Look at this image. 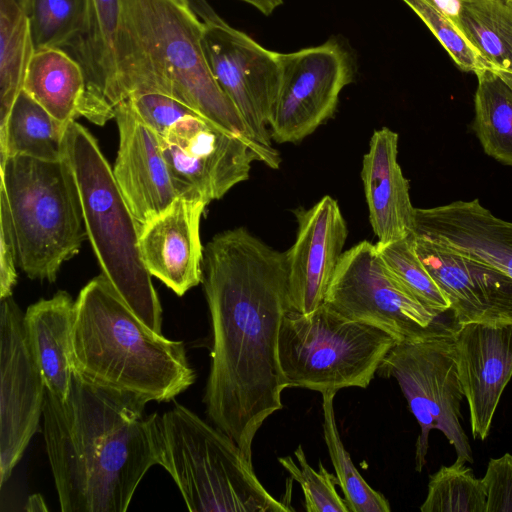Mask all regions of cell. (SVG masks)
Masks as SVG:
<instances>
[{"mask_svg":"<svg viewBox=\"0 0 512 512\" xmlns=\"http://www.w3.org/2000/svg\"><path fill=\"white\" fill-rule=\"evenodd\" d=\"M201 283L212 336L206 415L252 462L258 430L283 408L278 333L293 310L286 253L246 228L225 230L204 247Z\"/></svg>","mask_w":512,"mask_h":512,"instance_id":"obj_1","label":"cell"},{"mask_svg":"<svg viewBox=\"0 0 512 512\" xmlns=\"http://www.w3.org/2000/svg\"><path fill=\"white\" fill-rule=\"evenodd\" d=\"M148 399L72 375L65 399L46 390L43 435L62 512H125L156 465Z\"/></svg>","mask_w":512,"mask_h":512,"instance_id":"obj_2","label":"cell"},{"mask_svg":"<svg viewBox=\"0 0 512 512\" xmlns=\"http://www.w3.org/2000/svg\"><path fill=\"white\" fill-rule=\"evenodd\" d=\"M204 29L185 0H120L116 62L121 102L135 94L164 93L221 128L254 140L210 70Z\"/></svg>","mask_w":512,"mask_h":512,"instance_id":"obj_3","label":"cell"},{"mask_svg":"<svg viewBox=\"0 0 512 512\" xmlns=\"http://www.w3.org/2000/svg\"><path fill=\"white\" fill-rule=\"evenodd\" d=\"M74 369L108 387L169 402L196 379L184 343L152 331L101 273L75 300Z\"/></svg>","mask_w":512,"mask_h":512,"instance_id":"obj_4","label":"cell"},{"mask_svg":"<svg viewBox=\"0 0 512 512\" xmlns=\"http://www.w3.org/2000/svg\"><path fill=\"white\" fill-rule=\"evenodd\" d=\"M156 465L193 512H287L257 478L253 464L224 431L180 403L147 416Z\"/></svg>","mask_w":512,"mask_h":512,"instance_id":"obj_5","label":"cell"},{"mask_svg":"<svg viewBox=\"0 0 512 512\" xmlns=\"http://www.w3.org/2000/svg\"><path fill=\"white\" fill-rule=\"evenodd\" d=\"M64 158L78 189L87 238L117 293L152 331L162 334V308L139 250L140 223L128 207L97 140L67 125Z\"/></svg>","mask_w":512,"mask_h":512,"instance_id":"obj_6","label":"cell"},{"mask_svg":"<svg viewBox=\"0 0 512 512\" xmlns=\"http://www.w3.org/2000/svg\"><path fill=\"white\" fill-rule=\"evenodd\" d=\"M18 266L33 280L54 282L87 238L73 173L65 158L12 156L0 162Z\"/></svg>","mask_w":512,"mask_h":512,"instance_id":"obj_7","label":"cell"},{"mask_svg":"<svg viewBox=\"0 0 512 512\" xmlns=\"http://www.w3.org/2000/svg\"><path fill=\"white\" fill-rule=\"evenodd\" d=\"M395 343L385 331L344 318L325 303L309 313L290 310L278 333L281 377L286 388L321 394L366 388Z\"/></svg>","mask_w":512,"mask_h":512,"instance_id":"obj_8","label":"cell"},{"mask_svg":"<svg viewBox=\"0 0 512 512\" xmlns=\"http://www.w3.org/2000/svg\"><path fill=\"white\" fill-rule=\"evenodd\" d=\"M453 327L396 342L379 365L377 374L394 378L420 426L415 445V470L426 465L429 433L440 430L456 451L457 462L473 463V453L461 422L464 397L454 358Z\"/></svg>","mask_w":512,"mask_h":512,"instance_id":"obj_9","label":"cell"},{"mask_svg":"<svg viewBox=\"0 0 512 512\" xmlns=\"http://www.w3.org/2000/svg\"><path fill=\"white\" fill-rule=\"evenodd\" d=\"M161 148L178 197L208 205L246 181L253 162L278 169L273 147L230 132L201 116H187L160 137Z\"/></svg>","mask_w":512,"mask_h":512,"instance_id":"obj_10","label":"cell"},{"mask_svg":"<svg viewBox=\"0 0 512 512\" xmlns=\"http://www.w3.org/2000/svg\"><path fill=\"white\" fill-rule=\"evenodd\" d=\"M324 303L344 318L385 331L396 342L446 327L405 289L367 240L343 252Z\"/></svg>","mask_w":512,"mask_h":512,"instance_id":"obj_11","label":"cell"},{"mask_svg":"<svg viewBox=\"0 0 512 512\" xmlns=\"http://www.w3.org/2000/svg\"><path fill=\"white\" fill-rule=\"evenodd\" d=\"M281 78L269 122L271 139L296 143L335 113L353 80L352 58L335 39L295 52L279 53Z\"/></svg>","mask_w":512,"mask_h":512,"instance_id":"obj_12","label":"cell"},{"mask_svg":"<svg viewBox=\"0 0 512 512\" xmlns=\"http://www.w3.org/2000/svg\"><path fill=\"white\" fill-rule=\"evenodd\" d=\"M24 313L12 296L0 306V483L3 486L39 429L46 386L32 355Z\"/></svg>","mask_w":512,"mask_h":512,"instance_id":"obj_13","label":"cell"},{"mask_svg":"<svg viewBox=\"0 0 512 512\" xmlns=\"http://www.w3.org/2000/svg\"><path fill=\"white\" fill-rule=\"evenodd\" d=\"M203 46L215 80L253 139L272 147L268 127L280 86L279 52L264 48L229 24H205Z\"/></svg>","mask_w":512,"mask_h":512,"instance_id":"obj_14","label":"cell"},{"mask_svg":"<svg viewBox=\"0 0 512 512\" xmlns=\"http://www.w3.org/2000/svg\"><path fill=\"white\" fill-rule=\"evenodd\" d=\"M415 249L446 296L455 325L512 324V278L499 268L414 234Z\"/></svg>","mask_w":512,"mask_h":512,"instance_id":"obj_15","label":"cell"},{"mask_svg":"<svg viewBox=\"0 0 512 512\" xmlns=\"http://www.w3.org/2000/svg\"><path fill=\"white\" fill-rule=\"evenodd\" d=\"M294 214L296 238L285 251L290 299L293 310L309 313L324 303L344 252L348 228L337 201L328 195Z\"/></svg>","mask_w":512,"mask_h":512,"instance_id":"obj_16","label":"cell"},{"mask_svg":"<svg viewBox=\"0 0 512 512\" xmlns=\"http://www.w3.org/2000/svg\"><path fill=\"white\" fill-rule=\"evenodd\" d=\"M452 340L472 434L484 440L512 377V324L454 325Z\"/></svg>","mask_w":512,"mask_h":512,"instance_id":"obj_17","label":"cell"},{"mask_svg":"<svg viewBox=\"0 0 512 512\" xmlns=\"http://www.w3.org/2000/svg\"><path fill=\"white\" fill-rule=\"evenodd\" d=\"M119 147L113 166L116 183L140 225L164 211L177 197L160 136L136 114L129 101L115 108Z\"/></svg>","mask_w":512,"mask_h":512,"instance_id":"obj_18","label":"cell"},{"mask_svg":"<svg viewBox=\"0 0 512 512\" xmlns=\"http://www.w3.org/2000/svg\"><path fill=\"white\" fill-rule=\"evenodd\" d=\"M206 206L177 197L140 227L139 250L146 269L178 296L202 282L200 222Z\"/></svg>","mask_w":512,"mask_h":512,"instance_id":"obj_19","label":"cell"},{"mask_svg":"<svg viewBox=\"0 0 512 512\" xmlns=\"http://www.w3.org/2000/svg\"><path fill=\"white\" fill-rule=\"evenodd\" d=\"M120 0H81L79 31L66 49L82 66L86 96L80 116L103 126L121 102L116 62Z\"/></svg>","mask_w":512,"mask_h":512,"instance_id":"obj_20","label":"cell"},{"mask_svg":"<svg viewBox=\"0 0 512 512\" xmlns=\"http://www.w3.org/2000/svg\"><path fill=\"white\" fill-rule=\"evenodd\" d=\"M413 233L487 262L512 278V222L495 217L478 199L415 208Z\"/></svg>","mask_w":512,"mask_h":512,"instance_id":"obj_21","label":"cell"},{"mask_svg":"<svg viewBox=\"0 0 512 512\" xmlns=\"http://www.w3.org/2000/svg\"><path fill=\"white\" fill-rule=\"evenodd\" d=\"M397 156L398 134L387 127L375 130L363 157L361 178L377 247L414 232L415 208Z\"/></svg>","mask_w":512,"mask_h":512,"instance_id":"obj_22","label":"cell"},{"mask_svg":"<svg viewBox=\"0 0 512 512\" xmlns=\"http://www.w3.org/2000/svg\"><path fill=\"white\" fill-rule=\"evenodd\" d=\"M24 328L46 390L59 399L70 391L74 372L75 300L63 290L31 304Z\"/></svg>","mask_w":512,"mask_h":512,"instance_id":"obj_23","label":"cell"},{"mask_svg":"<svg viewBox=\"0 0 512 512\" xmlns=\"http://www.w3.org/2000/svg\"><path fill=\"white\" fill-rule=\"evenodd\" d=\"M86 88L82 66L65 49L43 47L35 50L23 91L59 122L68 125L80 116Z\"/></svg>","mask_w":512,"mask_h":512,"instance_id":"obj_24","label":"cell"},{"mask_svg":"<svg viewBox=\"0 0 512 512\" xmlns=\"http://www.w3.org/2000/svg\"><path fill=\"white\" fill-rule=\"evenodd\" d=\"M66 128L22 90L0 128V162L18 155L46 161L63 159Z\"/></svg>","mask_w":512,"mask_h":512,"instance_id":"obj_25","label":"cell"},{"mask_svg":"<svg viewBox=\"0 0 512 512\" xmlns=\"http://www.w3.org/2000/svg\"><path fill=\"white\" fill-rule=\"evenodd\" d=\"M450 14L492 69L512 71V0H456Z\"/></svg>","mask_w":512,"mask_h":512,"instance_id":"obj_26","label":"cell"},{"mask_svg":"<svg viewBox=\"0 0 512 512\" xmlns=\"http://www.w3.org/2000/svg\"><path fill=\"white\" fill-rule=\"evenodd\" d=\"M475 75L472 129L487 155L512 166V88L490 67Z\"/></svg>","mask_w":512,"mask_h":512,"instance_id":"obj_27","label":"cell"},{"mask_svg":"<svg viewBox=\"0 0 512 512\" xmlns=\"http://www.w3.org/2000/svg\"><path fill=\"white\" fill-rule=\"evenodd\" d=\"M35 50L28 13L17 0H0V128L23 90Z\"/></svg>","mask_w":512,"mask_h":512,"instance_id":"obj_28","label":"cell"},{"mask_svg":"<svg viewBox=\"0 0 512 512\" xmlns=\"http://www.w3.org/2000/svg\"><path fill=\"white\" fill-rule=\"evenodd\" d=\"M336 393L335 391L322 393L323 432L338 485L344 494L349 512H390L389 501L360 475L343 445L335 419Z\"/></svg>","mask_w":512,"mask_h":512,"instance_id":"obj_29","label":"cell"},{"mask_svg":"<svg viewBox=\"0 0 512 512\" xmlns=\"http://www.w3.org/2000/svg\"><path fill=\"white\" fill-rule=\"evenodd\" d=\"M486 493L482 479L466 463L455 461L430 475L422 512H485Z\"/></svg>","mask_w":512,"mask_h":512,"instance_id":"obj_30","label":"cell"},{"mask_svg":"<svg viewBox=\"0 0 512 512\" xmlns=\"http://www.w3.org/2000/svg\"><path fill=\"white\" fill-rule=\"evenodd\" d=\"M377 249L389 270L420 304L437 316L449 311L446 296L416 252L414 233Z\"/></svg>","mask_w":512,"mask_h":512,"instance_id":"obj_31","label":"cell"},{"mask_svg":"<svg viewBox=\"0 0 512 512\" xmlns=\"http://www.w3.org/2000/svg\"><path fill=\"white\" fill-rule=\"evenodd\" d=\"M434 34L458 68L474 74L489 67L480 53L436 0H402Z\"/></svg>","mask_w":512,"mask_h":512,"instance_id":"obj_32","label":"cell"},{"mask_svg":"<svg viewBox=\"0 0 512 512\" xmlns=\"http://www.w3.org/2000/svg\"><path fill=\"white\" fill-rule=\"evenodd\" d=\"M35 48L67 49L81 20V0H33L29 13Z\"/></svg>","mask_w":512,"mask_h":512,"instance_id":"obj_33","label":"cell"},{"mask_svg":"<svg viewBox=\"0 0 512 512\" xmlns=\"http://www.w3.org/2000/svg\"><path fill=\"white\" fill-rule=\"evenodd\" d=\"M297 463L290 456L279 457V463L303 490L307 512H349L348 506L336 491L337 477L319 463L316 471L307 461L301 444L294 451Z\"/></svg>","mask_w":512,"mask_h":512,"instance_id":"obj_34","label":"cell"},{"mask_svg":"<svg viewBox=\"0 0 512 512\" xmlns=\"http://www.w3.org/2000/svg\"><path fill=\"white\" fill-rule=\"evenodd\" d=\"M127 100L138 117L160 137L180 119L200 116L183 102L164 93H140Z\"/></svg>","mask_w":512,"mask_h":512,"instance_id":"obj_35","label":"cell"},{"mask_svg":"<svg viewBox=\"0 0 512 512\" xmlns=\"http://www.w3.org/2000/svg\"><path fill=\"white\" fill-rule=\"evenodd\" d=\"M486 493L485 512H512V455L491 458L482 478Z\"/></svg>","mask_w":512,"mask_h":512,"instance_id":"obj_36","label":"cell"},{"mask_svg":"<svg viewBox=\"0 0 512 512\" xmlns=\"http://www.w3.org/2000/svg\"><path fill=\"white\" fill-rule=\"evenodd\" d=\"M17 247L7 203L0 195V299L12 296L17 282Z\"/></svg>","mask_w":512,"mask_h":512,"instance_id":"obj_37","label":"cell"},{"mask_svg":"<svg viewBox=\"0 0 512 512\" xmlns=\"http://www.w3.org/2000/svg\"><path fill=\"white\" fill-rule=\"evenodd\" d=\"M190 9L206 25H227L207 0H185Z\"/></svg>","mask_w":512,"mask_h":512,"instance_id":"obj_38","label":"cell"},{"mask_svg":"<svg viewBox=\"0 0 512 512\" xmlns=\"http://www.w3.org/2000/svg\"><path fill=\"white\" fill-rule=\"evenodd\" d=\"M245 2L257 10H259L262 14L269 16L276 10L279 6L283 4V0H239Z\"/></svg>","mask_w":512,"mask_h":512,"instance_id":"obj_39","label":"cell"},{"mask_svg":"<svg viewBox=\"0 0 512 512\" xmlns=\"http://www.w3.org/2000/svg\"><path fill=\"white\" fill-rule=\"evenodd\" d=\"M24 510L28 512L48 511L45 501L40 494L30 495L24 506Z\"/></svg>","mask_w":512,"mask_h":512,"instance_id":"obj_40","label":"cell"},{"mask_svg":"<svg viewBox=\"0 0 512 512\" xmlns=\"http://www.w3.org/2000/svg\"><path fill=\"white\" fill-rule=\"evenodd\" d=\"M494 70L512 88V71H504V70H499V69H494Z\"/></svg>","mask_w":512,"mask_h":512,"instance_id":"obj_41","label":"cell"},{"mask_svg":"<svg viewBox=\"0 0 512 512\" xmlns=\"http://www.w3.org/2000/svg\"><path fill=\"white\" fill-rule=\"evenodd\" d=\"M22 8L29 14L32 8L33 0H17Z\"/></svg>","mask_w":512,"mask_h":512,"instance_id":"obj_42","label":"cell"}]
</instances>
